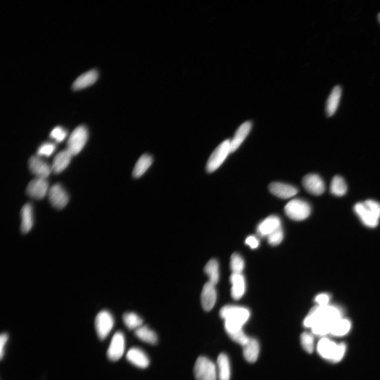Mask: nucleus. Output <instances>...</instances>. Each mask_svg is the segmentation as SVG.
Instances as JSON below:
<instances>
[{
  "label": "nucleus",
  "mask_w": 380,
  "mask_h": 380,
  "mask_svg": "<svg viewBox=\"0 0 380 380\" xmlns=\"http://www.w3.org/2000/svg\"><path fill=\"white\" fill-rule=\"evenodd\" d=\"M220 315L224 319L226 331L230 336L243 331V326L248 321L250 313L244 307L227 305L221 309Z\"/></svg>",
  "instance_id": "1"
},
{
  "label": "nucleus",
  "mask_w": 380,
  "mask_h": 380,
  "mask_svg": "<svg viewBox=\"0 0 380 380\" xmlns=\"http://www.w3.org/2000/svg\"><path fill=\"white\" fill-rule=\"evenodd\" d=\"M218 377L220 380H230L231 376L230 365L228 357L222 353L217 360Z\"/></svg>",
  "instance_id": "27"
},
{
  "label": "nucleus",
  "mask_w": 380,
  "mask_h": 380,
  "mask_svg": "<svg viewBox=\"0 0 380 380\" xmlns=\"http://www.w3.org/2000/svg\"><path fill=\"white\" fill-rule=\"evenodd\" d=\"M204 271L208 275L209 279L208 282L215 285L217 284L219 280V266L217 260H211L206 264Z\"/></svg>",
  "instance_id": "29"
},
{
  "label": "nucleus",
  "mask_w": 380,
  "mask_h": 380,
  "mask_svg": "<svg viewBox=\"0 0 380 380\" xmlns=\"http://www.w3.org/2000/svg\"><path fill=\"white\" fill-rule=\"evenodd\" d=\"M217 291L215 285L208 282L205 284L201 294V302L203 308L207 312L214 307L217 300Z\"/></svg>",
  "instance_id": "14"
},
{
  "label": "nucleus",
  "mask_w": 380,
  "mask_h": 380,
  "mask_svg": "<svg viewBox=\"0 0 380 380\" xmlns=\"http://www.w3.org/2000/svg\"><path fill=\"white\" fill-rule=\"evenodd\" d=\"M56 149V145L52 143L46 142L41 144L37 151V155L39 157H49L53 154Z\"/></svg>",
  "instance_id": "35"
},
{
  "label": "nucleus",
  "mask_w": 380,
  "mask_h": 380,
  "mask_svg": "<svg viewBox=\"0 0 380 380\" xmlns=\"http://www.w3.org/2000/svg\"><path fill=\"white\" fill-rule=\"evenodd\" d=\"M285 212L293 220L301 221L307 219L311 212L310 205L300 199H293L285 206Z\"/></svg>",
  "instance_id": "4"
},
{
  "label": "nucleus",
  "mask_w": 380,
  "mask_h": 380,
  "mask_svg": "<svg viewBox=\"0 0 380 380\" xmlns=\"http://www.w3.org/2000/svg\"><path fill=\"white\" fill-rule=\"evenodd\" d=\"M354 210L361 221L367 227L375 228L378 225L379 219L365 202H359L354 207Z\"/></svg>",
  "instance_id": "11"
},
{
  "label": "nucleus",
  "mask_w": 380,
  "mask_h": 380,
  "mask_svg": "<svg viewBox=\"0 0 380 380\" xmlns=\"http://www.w3.org/2000/svg\"><path fill=\"white\" fill-rule=\"evenodd\" d=\"M346 345L343 343L338 344V348H337L335 355L332 362L337 363L341 361L345 355V352H346Z\"/></svg>",
  "instance_id": "39"
},
{
  "label": "nucleus",
  "mask_w": 380,
  "mask_h": 380,
  "mask_svg": "<svg viewBox=\"0 0 380 380\" xmlns=\"http://www.w3.org/2000/svg\"><path fill=\"white\" fill-rule=\"evenodd\" d=\"M343 312L340 307L329 305L325 306L317 305L310 311L304 321V325L312 328L317 324L327 323L334 326L343 317Z\"/></svg>",
  "instance_id": "2"
},
{
  "label": "nucleus",
  "mask_w": 380,
  "mask_h": 380,
  "mask_svg": "<svg viewBox=\"0 0 380 380\" xmlns=\"http://www.w3.org/2000/svg\"><path fill=\"white\" fill-rule=\"evenodd\" d=\"M125 340L122 332H117L112 338L107 350V357L112 361H117L122 357L125 352Z\"/></svg>",
  "instance_id": "9"
},
{
  "label": "nucleus",
  "mask_w": 380,
  "mask_h": 380,
  "mask_svg": "<svg viewBox=\"0 0 380 380\" xmlns=\"http://www.w3.org/2000/svg\"><path fill=\"white\" fill-rule=\"evenodd\" d=\"M49 184L46 179H34L30 181L27 190V194L36 200H41L48 193Z\"/></svg>",
  "instance_id": "10"
},
{
  "label": "nucleus",
  "mask_w": 380,
  "mask_h": 380,
  "mask_svg": "<svg viewBox=\"0 0 380 380\" xmlns=\"http://www.w3.org/2000/svg\"><path fill=\"white\" fill-rule=\"evenodd\" d=\"M252 126L251 122H246L238 128L234 137L230 140L231 153L236 151L243 143L251 130Z\"/></svg>",
  "instance_id": "21"
},
{
  "label": "nucleus",
  "mask_w": 380,
  "mask_h": 380,
  "mask_svg": "<svg viewBox=\"0 0 380 380\" xmlns=\"http://www.w3.org/2000/svg\"><path fill=\"white\" fill-rule=\"evenodd\" d=\"M351 326L349 319L342 317L335 323L330 334L335 336H344L350 332Z\"/></svg>",
  "instance_id": "30"
},
{
  "label": "nucleus",
  "mask_w": 380,
  "mask_h": 380,
  "mask_svg": "<svg viewBox=\"0 0 380 380\" xmlns=\"http://www.w3.org/2000/svg\"><path fill=\"white\" fill-rule=\"evenodd\" d=\"M68 134L66 129L62 126H57L51 131L50 137L57 143L62 142Z\"/></svg>",
  "instance_id": "36"
},
{
  "label": "nucleus",
  "mask_w": 380,
  "mask_h": 380,
  "mask_svg": "<svg viewBox=\"0 0 380 380\" xmlns=\"http://www.w3.org/2000/svg\"><path fill=\"white\" fill-rule=\"evenodd\" d=\"M304 188L306 191L314 195H322L325 190V185L322 179L316 174H309L302 180Z\"/></svg>",
  "instance_id": "12"
},
{
  "label": "nucleus",
  "mask_w": 380,
  "mask_h": 380,
  "mask_svg": "<svg viewBox=\"0 0 380 380\" xmlns=\"http://www.w3.org/2000/svg\"><path fill=\"white\" fill-rule=\"evenodd\" d=\"M114 325L113 315L107 310H102L95 319V328L101 340L107 338Z\"/></svg>",
  "instance_id": "7"
},
{
  "label": "nucleus",
  "mask_w": 380,
  "mask_h": 380,
  "mask_svg": "<svg viewBox=\"0 0 380 380\" xmlns=\"http://www.w3.org/2000/svg\"><path fill=\"white\" fill-rule=\"evenodd\" d=\"M230 281L232 284L231 296L235 300H239L244 295L246 291L244 276L242 274L232 273Z\"/></svg>",
  "instance_id": "17"
},
{
  "label": "nucleus",
  "mask_w": 380,
  "mask_h": 380,
  "mask_svg": "<svg viewBox=\"0 0 380 380\" xmlns=\"http://www.w3.org/2000/svg\"><path fill=\"white\" fill-rule=\"evenodd\" d=\"M348 187L344 179L340 176H335L332 181L330 187L331 193L336 196H342L347 193Z\"/></svg>",
  "instance_id": "31"
},
{
  "label": "nucleus",
  "mask_w": 380,
  "mask_h": 380,
  "mask_svg": "<svg viewBox=\"0 0 380 380\" xmlns=\"http://www.w3.org/2000/svg\"><path fill=\"white\" fill-rule=\"evenodd\" d=\"M246 244L252 249H256L260 245L258 239L254 236H249L245 241Z\"/></svg>",
  "instance_id": "42"
},
{
  "label": "nucleus",
  "mask_w": 380,
  "mask_h": 380,
  "mask_svg": "<svg viewBox=\"0 0 380 380\" xmlns=\"http://www.w3.org/2000/svg\"><path fill=\"white\" fill-rule=\"evenodd\" d=\"M72 157V154L67 149L59 152L54 159L52 171L56 174L62 172L70 165Z\"/></svg>",
  "instance_id": "22"
},
{
  "label": "nucleus",
  "mask_w": 380,
  "mask_h": 380,
  "mask_svg": "<svg viewBox=\"0 0 380 380\" xmlns=\"http://www.w3.org/2000/svg\"><path fill=\"white\" fill-rule=\"evenodd\" d=\"M281 226L280 218L276 215H271L258 224L257 228V234L261 237H268Z\"/></svg>",
  "instance_id": "15"
},
{
  "label": "nucleus",
  "mask_w": 380,
  "mask_h": 380,
  "mask_svg": "<svg viewBox=\"0 0 380 380\" xmlns=\"http://www.w3.org/2000/svg\"><path fill=\"white\" fill-rule=\"evenodd\" d=\"M269 189L272 194L283 199H287L295 196L298 192L296 188L281 183H271L269 186Z\"/></svg>",
  "instance_id": "16"
},
{
  "label": "nucleus",
  "mask_w": 380,
  "mask_h": 380,
  "mask_svg": "<svg viewBox=\"0 0 380 380\" xmlns=\"http://www.w3.org/2000/svg\"><path fill=\"white\" fill-rule=\"evenodd\" d=\"M342 96V88L337 85L333 88L326 104V112L328 116L333 115L338 109Z\"/></svg>",
  "instance_id": "23"
},
{
  "label": "nucleus",
  "mask_w": 380,
  "mask_h": 380,
  "mask_svg": "<svg viewBox=\"0 0 380 380\" xmlns=\"http://www.w3.org/2000/svg\"><path fill=\"white\" fill-rule=\"evenodd\" d=\"M88 129L85 125L76 128L69 137L67 142V150L73 156L80 153L88 140Z\"/></svg>",
  "instance_id": "5"
},
{
  "label": "nucleus",
  "mask_w": 380,
  "mask_h": 380,
  "mask_svg": "<svg viewBox=\"0 0 380 380\" xmlns=\"http://www.w3.org/2000/svg\"><path fill=\"white\" fill-rule=\"evenodd\" d=\"M21 229L23 234H27L33 225V209L31 203L25 204L22 208Z\"/></svg>",
  "instance_id": "24"
},
{
  "label": "nucleus",
  "mask_w": 380,
  "mask_h": 380,
  "mask_svg": "<svg viewBox=\"0 0 380 380\" xmlns=\"http://www.w3.org/2000/svg\"><path fill=\"white\" fill-rule=\"evenodd\" d=\"M123 322L129 330H136L143 324V319L133 312L126 313L123 317Z\"/></svg>",
  "instance_id": "32"
},
{
  "label": "nucleus",
  "mask_w": 380,
  "mask_h": 380,
  "mask_svg": "<svg viewBox=\"0 0 380 380\" xmlns=\"http://www.w3.org/2000/svg\"><path fill=\"white\" fill-rule=\"evenodd\" d=\"M48 196L51 204L58 210L64 208L70 198L65 189L59 184L51 187L49 190Z\"/></svg>",
  "instance_id": "8"
},
{
  "label": "nucleus",
  "mask_w": 380,
  "mask_h": 380,
  "mask_svg": "<svg viewBox=\"0 0 380 380\" xmlns=\"http://www.w3.org/2000/svg\"><path fill=\"white\" fill-rule=\"evenodd\" d=\"M244 268L245 262L243 258L237 253L233 254L230 259V269L232 273L241 274Z\"/></svg>",
  "instance_id": "33"
},
{
  "label": "nucleus",
  "mask_w": 380,
  "mask_h": 380,
  "mask_svg": "<svg viewBox=\"0 0 380 380\" xmlns=\"http://www.w3.org/2000/svg\"><path fill=\"white\" fill-rule=\"evenodd\" d=\"M338 344L329 339L323 338L319 341L317 345V351L319 355L323 358L332 362Z\"/></svg>",
  "instance_id": "20"
},
{
  "label": "nucleus",
  "mask_w": 380,
  "mask_h": 380,
  "mask_svg": "<svg viewBox=\"0 0 380 380\" xmlns=\"http://www.w3.org/2000/svg\"><path fill=\"white\" fill-rule=\"evenodd\" d=\"M194 374L196 380H217L218 377L217 368L214 363L204 357L196 360Z\"/></svg>",
  "instance_id": "3"
},
{
  "label": "nucleus",
  "mask_w": 380,
  "mask_h": 380,
  "mask_svg": "<svg viewBox=\"0 0 380 380\" xmlns=\"http://www.w3.org/2000/svg\"><path fill=\"white\" fill-rule=\"evenodd\" d=\"M8 335L6 333H2L0 336V357L1 360L3 359L4 354V348L8 340Z\"/></svg>",
  "instance_id": "41"
},
{
  "label": "nucleus",
  "mask_w": 380,
  "mask_h": 380,
  "mask_svg": "<svg viewBox=\"0 0 380 380\" xmlns=\"http://www.w3.org/2000/svg\"><path fill=\"white\" fill-rule=\"evenodd\" d=\"M284 232L282 226L276 230L267 237L268 241L272 246H277L280 245L283 240Z\"/></svg>",
  "instance_id": "37"
},
{
  "label": "nucleus",
  "mask_w": 380,
  "mask_h": 380,
  "mask_svg": "<svg viewBox=\"0 0 380 380\" xmlns=\"http://www.w3.org/2000/svg\"><path fill=\"white\" fill-rule=\"evenodd\" d=\"M153 159L151 155L145 154L137 161L133 171V177L137 179L141 178L152 165Z\"/></svg>",
  "instance_id": "26"
},
{
  "label": "nucleus",
  "mask_w": 380,
  "mask_h": 380,
  "mask_svg": "<svg viewBox=\"0 0 380 380\" xmlns=\"http://www.w3.org/2000/svg\"><path fill=\"white\" fill-rule=\"evenodd\" d=\"M302 347L308 353H313L314 349V338L312 334L308 332L302 333L300 336Z\"/></svg>",
  "instance_id": "34"
},
{
  "label": "nucleus",
  "mask_w": 380,
  "mask_h": 380,
  "mask_svg": "<svg viewBox=\"0 0 380 380\" xmlns=\"http://www.w3.org/2000/svg\"><path fill=\"white\" fill-rule=\"evenodd\" d=\"M98 78V72L96 70L86 72L75 81L72 86L73 89L77 91L88 88L96 82Z\"/></svg>",
  "instance_id": "19"
},
{
  "label": "nucleus",
  "mask_w": 380,
  "mask_h": 380,
  "mask_svg": "<svg viewBox=\"0 0 380 380\" xmlns=\"http://www.w3.org/2000/svg\"><path fill=\"white\" fill-rule=\"evenodd\" d=\"M135 335L142 341L151 345L157 344L158 342L157 334L146 325H142L135 330Z\"/></svg>",
  "instance_id": "28"
},
{
  "label": "nucleus",
  "mask_w": 380,
  "mask_h": 380,
  "mask_svg": "<svg viewBox=\"0 0 380 380\" xmlns=\"http://www.w3.org/2000/svg\"><path fill=\"white\" fill-rule=\"evenodd\" d=\"M28 164L32 174L38 178L47 179L53 171L49 164L38 155L31 157Z\"/></svg>",
  "instance_id": "13"
},
{
  "label": "nucleus",
  "mask_w": 380,
  "mask_h": 380,
  "mask_svg": "<svg viewBox=\"0 0 380 380\" xmlns=\"http://www.w3.org/2000/svg\"><path fill=\"white\" fill-rule=\"evenodd\" d=\"M378 18L379 21L380 23V13L378 14Z\"/></svg>",
  "instance_id": "43"
},
{
  "label": "nucleus",
  "mask_w": 380,
  "mask_h": 380,
  "mask_svg": "<svg viewBox=\"0 0 380 380\" xmlns=\"http://www.w3.org/2000/svg\"><path fill=\"white\" fill-rule=\"evenodd\" d=\"M127 360L134 366L142 369L148 367L150 365V360L145 353L137 348L129 350L126 355Z\"/></svg>",
  "instance_id": "18"
},
{
  "label": "nucleus",
  "mask_w": 380,
  "mask_h": 380,
  "mask_svg": "<svg viewBox=\"0 0 380 380\" xmlns=\"http://www.w3.org/2000/svg\"><path fill=\"white\" fill-rule=\"evenodd\" d=\"M243 347V355L246 360L249 363L255 362L260 354V345L258 341L254 339L249 338Z\"/></svg>",
  "instance_id": "25"
},
{
  "label": "nucleus",
  "mask_w": 380,
  "mask_h": 380,
  "mask_svg": "<svg viewBox=\"0 0 380 380\" xmlns=\"http://www.w3.org/2000/svg\"><path fill=\"white\" fill-rule=\"evenodd\" d=\"M369 208L373 211L377 217L380 219V203L373 200H368L364 202Z\"/></svg>",
  "instance_id": "40"
},
{
  "label": "nucleus",
  "mask_w": 380,
  "mask_h": 380,
  "mask_svg": "<svg viewBox=\"0 0 380 380\" xmlns=\"http://www.w3.org/2000/svg\"><path fill=\"white\" fill-rule=\"evenodd\" d=\"M230 153V140H226L222 142L211 155L206 164V171L209 174H211V173L217 170L225 161Z\"/></svg>",
  "instance_id": "6"
},
{
  "label": "nucleus",
  "mask_w": 380,
  "mask_h": 380,
  "mask_svg": "<svg viewBox=\"0 0 380 380\" xmlns=\"http://www.w3.org/2000/svg\"><path fill=\"white\" fill-rule=\"evenodd\" d=\"M331 300V296L327 293H321L317 295L315 298V301L317 304V305L321 306H325L330 305V301Z\"/></svg>",
  "instance_id": "38"
}]
</instances>
